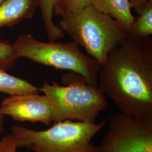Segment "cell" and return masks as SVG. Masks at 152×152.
<instances>
[{"mask_svg":"<svg viewBox=\"0 0 152 152\" xmlns=\"http://www.w3.org/2000/svg\"><path fill=\"white\" fill-rule=\"evenodd\" d=\"M91 5L100 12L111 16L125 32L130 33L135 16L132 14L129 0H92Z\"/></svg>","mask_w":152,"mask_h":152,"instance_id":"9c48e42d","label":"cell"},{"mask_svg":"<svg viewBox=\"0 0 152 152\" xmlns=\"http://www.w3.org/2000/svg\"><path fill=\"white\" fill-rule=\"evenodd\" d=\"M39 92V88L30 82L0 69V92L14 95Z\"/></svg>","mask_w":152,"mask_h":152,"instance_id":"30bf717a","label":"cell"},{"mask_svg":"<svg viewBox=\"0 0 152 152\" xmlns=\"http://www.w3.org/2000/svg\"><path fill=\"white\" fill-rule=\"evenodd\" d=\"M152 34V0L135 19L131 27V37L137 39L149 38Z\"/></svg>","mask_w":152,"mask_h":152,"instance_id":"7c38bea8","label":"cell"},{"mask_svg":"<svg viewBox=\"0 0 152 152\" xmlns=\"http://www.w3.org/2000/svg\"><path fill=\"white\" fill-rule=\"evenodd\" d=\"M105 124V121L96 124L64 120L44 130L14 126L12 134L18 148L35 152H97V147L92 145L91 140Z\"/></svg>","mask_w":152,"mask_h":152,"instance_id":"277c9868","label":"cell"},{"mask_svg":"<svg viewBox=\"0 0 152 152\" xmlns=\"http://www.w3.org/2000/svg\"><path fill=\"white\" fill-rule=\"evenodd\" d=\"M18 148L16 139L12 134L0 139V152H17Z\"/></svg>","mask_w":152,"mask_h":152,"instance_id":"9a60e30c","label":"cell"},{"mask_svg":"<svg viewBox=\"0 0 152 152\" xmlns=\"http://www.w3.org/2000/svg\"><path fill=\"white\" fill-rule=\"evenodd\" d=\"M147 1L148 2V1H151V0H147Z\"/></svg>","mask_w":152,"mask_h":152,"instance_id":"d6986e66","label":"cell"},{"mask_svg":"<svg viewBox=\"0 0 152 152\" xmlns=\"http://www.w3.org/2000/svg\"><path fill=\"white\" fill-rule=\"evenodd\" d=\"M4 120H5V116L0 114V135L3 134L5 131Z\"/></svg>","mask_w":152,"mask_h":152,"instance_id":"e0dca14e","label":"cell"},{"mask_svg":"<svg viewBox=\"0 0 152 152\" xmlns=\"http://www.w3.org/2000/svg\"><path fill=\"white\" fill-rule=\"evenodd\" d=\"M19 58L23 57L42 65L77 73L88 85L98 87L101 65L92 57L82 52L74 41L45 42L31 34H23L13 44Z\"/></svg>","mask_w":152,"mask_h":152,"instance_id":"5b68a950","label":"cell"},{"mask_svg":"<svg viewBox=\"0 0 152 152\" xmlns=\"http://www.w3.org/2000/svg\"><path fill=\"white\" fill-rule=\"evenodd\" d=\"M64 86L44 80L39 91L48 98L54 122L64 120L95 123L99 113L108 107L105 94L88 85L80 75L72 72L63 76Z\"/></svg>","mask_w":152,"mask_h":152,"instance_id":"7a4b0ae2","label":"cell"},{"mask_svg":"<svg viewBox=\"0 0 152 152\" xmlns=\"http://www.w3.org/2000/svg\"><path fill=\"white\" fill-rule=\"evenodd\" d=\"M97 152H152V120L122 113L110 116L109 129Z\"/></svg>","mask_w":152,"mask_h":152,"instance_id":"8992f818","label":"cell"},{"mask_svg":"<svg viewBox=\"0 0 152 152\" xmlns=\"http://www.w3.org/2000/svg\"><path fill=\"white\" fill-rule=\"evenodd\" d=\"M0 114L19 122L51 125L52 108L48 98L38 93L9 95L0 105Z\"/></svg>","mask_w":152,"mask_h":152,"instance_id":"52a82bcc","label":"cell"},{"mask_svg":"<svg viewBox=\"0 0 152 152\" xmlns=\"http://www.w3.org/2000/svg\"><path fill=\"white\" fill-rule=\"evenodd\" d=\"M55 1L56 0H38V7L41 10L45 32L51 42H56L65 36V33L55 25L53 20Z\"/></svg>","mask_w":152,"mask_h":152,"instance_id":"8fae6325","label":"cell"},{"mask_svg":"<svg viewBox=\"0 0 152 152\" xmlns=\"http://www.w3.org/2000/svg\"><path fill=\"white\" fill-rule=\"evenodd\" d=\"M92 0H56L54 14L61 18L91 5Z\"/></svg>","mask_w":152,"mask_h":152,"instance_id":"4fadbf2b","label":"cell"},{"mask_svg":"<svg viewBox=\"0 0 152 152\" xmlns=\"http://www.w3.org/2000/svg\"><path fill=\"white\" fill-rule=\"evenodd\" d=\"M18 58L14 45L7 40H0V69L5 71L10 69Z\"/></svg>","mask_w":152,"mask_h":152,"instance_id":"5bb4252c","label":"cell"},{"mask_svg":"<svg viewBox=\"0 0 152 152\" xmlns=\"http://www.w3.org/2000/svg\"><path fill=\"white\" fill-rule=\"evenodd\" d=\"M132 7L137 14H140L146 7L148 2L147 0H129Z\"/></svg>","mask_w":152,"mask_h":152,"instance_id":"2e32d148","label":"cell"},{"mask_svg":"<svg viewBox=\"0 0 152 152\" xmlns=\"http://www.w3.org/2000/svg\"><path fill=\"white\" fill-rule=\"evenodd\" d=\"M98 88L121 113L152 120V39L128 34L113 50L99 72Z\"/></svg>","mask_w":152,"mask_h":152,"instance_id":"6da1fadb","label":"cell"},{"mask_svg":"<svg viewBox=\"0 0 152 152\" xmlns=\"http://www.w3.org/2000/svg\"><path fill=\"white\" fill-rule=\"evenodd\" d=\"M5 1H6V0H0V5H1V4H2Z\"/></svg>","mask_w":152,"mask_h":152,"instance_id":"ac0fdd59","label":"cell"},{"mask_svg":"<svg viewBox=\"0 0 152 152\" xmlns=\"http://www.w3.org/2000/svg\"><path fill=\"white\" fill-rule=\"evenodd\" d=\"M59 27L101 66L127 36L118 22L92 5L62 18Z\"/></svg>","mask_w":152,"mask_h":152,"instance_id":"3957f363","label":"cell"},{"mask_svg":"<svg viewBox=\"0 0 152 152\" xmlns=\"http://www.w3.org/2000/svg\"><path fill=\"white\" fill-rule=\"evenodd\" d=\"M38 8V0H6L0 5V29L31 18Z\"/></svg>","mask_w":152,"mask_h":152,"instance_id":"ba28073f","label":"cell"}]
</instances>
